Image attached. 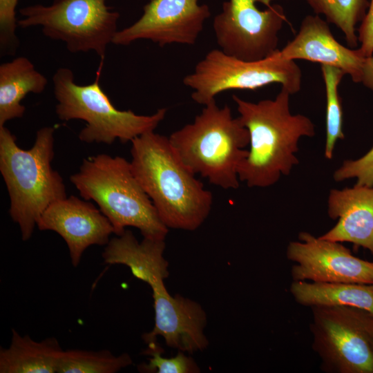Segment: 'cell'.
<instances>
[{
    "mask_svg": "<svg viewBox=\"0 0 373 373\" xmlns=\"http://www.w3.org/2000/svg\"><path fill=\"white\" fill-rule=\"evenodd\" d=\"M132 171L169 229L193 231L208 218L213 195L174 151L169 137L146 133L131 142Z\"/></svg>",
    "mask_w": 373,
    "mask_h": 373,
    "instance_id": "1",
    "label": "cell"
},
{
    "mask_svg": "<svg viewBox=\"0 0 373 373\" xmlns=\"http://www.w3.org/2000/svg\"><path fill=\"white\" fill-rule=\"evenodd\" d=\"M290 95L283 87L274 99L256 103L232 95L249 134L248 155L238 170L240 181L249 187H269L289 175L299 163L296 153L300 139L316 134L308 117L291 113Z\"/></svg>",
    "mask_w": 373,
    "mask_h": 373,
    "instance_id": "2",
    "label": "cell"
},
{
    "mask_svg": "<svg viewBox=\"0 0 373 373\" xmlns=\"http://www.w3.org/2000/svg\"><path fill=\"white\" fill-rule=\"evenodd\" d=\"M54 133L51 126L39 129L33 146L24 150L9 129L0 126V172L10 198L9 214L23 241L32 237L46 209L67 197L61 176L51 166Z\"/></svg>",
    "mask_w": 373,
    "mask_h": 373,
    "instance_id": "3",
    "label": "cell"
},
{
    "mask_svg": "<svg viewBox=\"0 0 373 373\" xmlns=\"http://www.w3.org/2000/svg\"><path fill=\"white\" fill-rule=\"evenodd\" d=\"M174 151L193 173L224 189L240 184L239 168L248 155L249 134L231 108L215 100L204 106L193 122L169 137Z\"/></svg>",
    "mask_w": 373,
    "mask_h": 373,
    "instance_id": "4",
    "label": "cell"
},
{
    "mask_svg": "<svg viewBox=\"0 0 373 373\" xmlns=\"http://www.w3.org/2000/svg\"><path fill=\"white\" fill-rule=\"evenodd\" d=\"M70 180L84 200L96 202L116 236L133 227L143 238L165 240L169 228L125 158L105 153L90 156L83 160Z\"/></svg>",
    "mask_w": 373,
    "mask_h": 373,
    "instance_id": "5",
    "label": "cell"
},
{
    "mask_svg": "<svg viewBox=\"0 0 373 373\" xmlns=\"http://www.w3.org/2000/svg\"><path fill=\"white\" fill-rule=\"evenodd\" d=\"M102 64L95 81L88 85L75 82L74 74L68 68H59L52 77L55 111L59 119H82L86 122L79 135L86 143H122L154 131L165 118L167 109L162 108L150 115H137L131 110L115 108L99 85Z\"/></svg>",
    "mask_w": 373,
    "mask_h": 373,
    "instance_id": "6",
    "label": "cell"
},
{
    "mask_svg": "<svg viewBox=\"0 0 373 373\" xmlns=\"http://www.w3.org/2000/svg\"><path fill=\"white\" fill-rule=\"evenodd\" d=\"M278 50L260 60L245 61L213 49L183 78V84L193 90L192 99L203 106L229 90H255L275 83L295 94L300 90L301 70L294 60L280 57Z\"/></svg>",
    "mask_w": 373,
    "mask_h": 373,
    "instance_id": "7",
    "label": "cell"
},
{
    "mask_svg": "<svg viewBox=\"0 0 373 373\" xmlns=\"http://www.w3.org/2000/svg\"><path fill=\"white\" fill-rule=\"evenodd\" d=\"M108 0H54L20 9L21 28L41 26L43 34L66 44L73 53L94 51L104 59L117 30L119 14L106 5Z\"/></svg>",
    "mask_w": 373,
    "mask_h": 373,
    "instance_id": "8",
    "label": "cell"
},
{
    "mask_svg": "<svg viewBox=\"0 0 373 373\" xmlns=\"http://www.w3.org/2000/svg\"><path fill=\"white\" fill-rule=\"evenodd\" d=\"M312 349L321 369L334 373H373V315L346 306L311 307Z\"/></svg>",
    "mask_w": 373,
    "mask_h": 373,
    "instance_id": "9",
    "label": "cell"
},
{
    "mask_svg": "<svg viewBox=\"0 0 373 373\" xmlns=\"http://www.w3.org/2000/svg\"><path fill=\"white\" fill-rule=\"evenodd\" d=\"M271 0H229L213 21L216 42L227 55L245 61L265 59L278 48L286 21L283 7Z\"/></svg>",
    "mask_w": 373,
    "mask_h": 373,
    "instance_id": "10",
    "label": "cell"
},
{
    "mask_svg": "<svg viewBox=\"0 0 373 373\" xmlns=\"http://www.w3.org/2000/svg\"><path fill=\"white\" fill-rule=\"evenodd\" d=\"M290 242L286 256L295 262L294 281L373 284V262L352 254L342 242L316 237L307 231Z\"/></svg>",
    "mask_w": 373,
    "mask_h": 373,
    "instance_id": "11",
    "label": "cell"
},
{
    "mask_svg": "<svg viewBox=\"0 0 373 373\" xmlns=\"http://www.w3.org/2000/svg\"><path fill=\"white\" fill-rule=\"evenodd\" d=\"M211 12L198 0H151L141 17L115 34L113 44L127 46L148 39L160 47L178 44L193 45Z\"/></svg>",
    "mask_w": 373,
    "mask_h": 373,
    "instance_id": "12",
    "label": "cell"
},
{
    "mask_svg": "<svg viewBox=\"0 0 373 373\" xmlns=\"http://www.w3.org/2000/svg\"><path fill=\"white\" fill-rule=\"evenodd\" d=\"M164 281L157 278L149 284L152 290L155 324L142 338L149 344L162 336L167 346L178 351L188 354L203 351L209 345L204 332L207 323L205 311L193 300L180 294L171 296Z\"/></svg>",
    "mask_w": 373,
    "mask_h": 373,
    "instance_id": "13",
    "label": "cell"
},
{
    "mask_svg": "<svg viewBox=\"0 0 373 373\" xmlns=\"http://www.w3.org/2000/svg\"><path fill=\"white\" fill-rule=\"evenodd\" d=\"M41 231H52L66 242L71 263L76 267L91 245H106L114 229L93 203L70 195L50 204L37 222Z\"/></svg>",
    "mask_w": 373,
    "mask_h": 373,
    "instance_id": "14",
    "label": "cell"
},
{
    "mask_svg": "<svg viewBox=\"0 0 373 373\" xmlns=\"http://www.w3.org/2000/svg\"><path fill=\"white\" fill-rule=\"evenodd\" d=\"M278 54L286 59H305L336 67L356 83H362L367 58L359 49L340 44L332 35L328 22L317 15L306 16L298 34L283 48L278 49Z\"/></svg>",
    "mask_w": 373,
    "mask_h": 373,
    "instance_id": "15",
    "label": "cell"
},
{
    "mask_svg": "<svg viewBox=\"0 0 373 373\" xmlns=\"http://www.w3.org/2000/svg\"><path fill=\"white\" fill-rule=\"evenodd\" d=\"M327 213L338 221L321 238L350 242L373 255V186L355 184L352 187L332 189Z\"/></svg>",
    "mask_w": 373,
    "mask_h": 373,
    "instance_id": "16",
    "label": "cell"
},
{
    "mask_svg": "<svg viewBox=\"0 0 373 373\" xmlns=\"http://www.w3.org/2000/svg\"><path fill=\"white\" fill-rule=\"evenodd\" d=\"M164 240L143 238L139 242L131 231L110 239L102 256L107 265L128 267L132 274L148 285L156 278L169 276V262L164 257Z\"/></svg>",
    "mask_w": 373,
    "mask_h": 373,
    "instance_id": "17",
    "label": "cell"
},
{
    "mask_svg": "<svg viewBox=\"0 0 373 373\" xmlns=\"http://www.w3.org/2000/svg\"><path fill=\"white\" fill-rule=\"evenodd\" d=\"M62 351L55 337L36 341L12 329L10 345L0 348V373H55Z\"/></svg>",
    "mask_w": 373,
    "mask_h": 373,
    "instance_id": "18",
    "label": "cell"
},
{
    "mask_svg": "<svg viewBox=\"0 0 373 373\" xmlns=\"http://www.w3.org/2000/svg\"><path fill=\"white\" fill-rule=\"evenodd\" d=\"M48 80L25 57H19L0 66V126L23 116L26 108L21 104L30 93L39 94Z\"/></svg>",
    "mask_w": 373,
    "mask_h": 373,
    "instance_id": "19",
    "label": "cell"
},
{
    "mask_svg": "<svg viewBox=\"0 0 373 373\" xmlns=\"http://www.w3.org/2000/svg\"><path fill=\"white\" fill-rule=\"evenodd\" d=\"M289 291L296 302L303 306L352 307L373 315V284L293 280Z\"/></svg>",
    "mask_w": 373,
    "mask_h": 373,
    "instance_id": "20",
    "label": "cell"
},
{
    "mask_svg": "<svg viewBox=\"0 0 373 373\" xmlns=\"http://www.w3.org/2000/svg\"><path fill=\"white\" fill-rule=\"evenodd\" d=\"M132 363L128 353L115 356L108 350H63L57 373H115Z\"/></svg>",
    "mask_w": 373,
    "mask_h": 373,
    "instance_id": "21",
    "label": "cell"
},
{
    "mask_svg": "<svg viewBox=\"0 0 373 373\" xmlns=\"http://www.w3.org/2000/svg\"><path fill=\"white\" fill-rule=\"evenodd\" d=\"M317 15L338 28L350 48L358 45L356 27L363 19L370 4L368 0H304Z\"/></svg>",
    "mask_w": 373,
    "mask_h": 373,
    "instance_id": "22",
    "label": "cell"
},
{
    "mask_svg": "<svg viewBox=\"0 0 373 373\" xmlns=\"http://www.w3.org/2000/svg\"><path fill=\"white\" fill-rule=\"evenodd\" d=\"M326 94V137L325 156L333 157L335 145L338 140L344 139L343 131V108L338 93V86L345 73L339 68L321 65Z\"/></svg>",
    "mask_w": 373,
    "mask_h": 373,
    "instance_id": "23",
    "label": "cell"
},
{
    "mask_svg": "<svg viewBox=\"0 0 373 373\" xmlns=\"http://www.w3.org/2000/svg\"><path fill=\"white\" fill-rule=\"evenodd\" d=\"M142 354L149 356L148 363H142L137 366L142 373H199L200 368L195 360L178 351L176 356L166 358L162 356L164 350L156 342L150 343Z\"/></svg>",
    "mask_w": 373,
    "mask_h": 373,
    "instance_id": "24",
    "label": "cell"
},
{
    "mask_svg": "<svg viewBox=\"0 0 373 373\" xmlns=\"http://www.w3.org/2000/svg\"><path fill=\"white\" fill-rule=\"evenodd\" d=\"M333 178L336 182L356 178V184L373 186V146L358 159L343 161Z\"/></svg>",
    "mask_w": 373,
    "mask_h": 373,
    "instance_id": "25",
    "label": "cell"
},
{
    "mask_svg": "<svg viewBox=\"0 0 373 373\" xmlns=\"http://www.w3.org/2000/svg\"><path fill=\"white\" fill-rule=\"evenodd\" d=\"M18 0H0V46L1 49H13L18 44L15 33V8Z\"/></svg>",
    "mask_w": 373,
    "mask_h": 373,
    "instance_id": "26",
    "label": "cell"
},
{
    "mask_svg": "<svg viewBox=\"0 0 373 373\" xmlns=\"http://www.w3.org/2000/svg\"><path fill=\"white\" fill-rule=\"evenodd\" d=\"M358 48L365 57L373 55V0H370L367 11L358 30Z\"/></svg>",
    "mask_w": 373,
    "mask_h": 373,
    "instance_id": "27",
    "label": "cell"
},
{
    "mask_svg": "<svg viewBox=\"0 0 373 373\" xmlns=\"http://www.w3.org/2000/svg\"><path fill=\"white\" fill-rule=\"evenodd\" d=\"M362 83L373 90V55L366 58Z\"/></svg>",
    "mask_w": 373,
    "mask_h": 373,
    "instance_id": "28",
    "label": "cell"
}]
</instances>
